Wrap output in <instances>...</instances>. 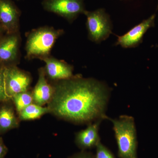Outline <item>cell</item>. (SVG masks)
<instances>
[{"label":"cell","mask_w":158,"mask_h":158,"mask_svg":"<svg viewBox=\"0 0 158 158\" xmlns=\"http://www.w3.org/2000/svg\"><path fill=\"white\" fill-rule=\"evenodd\" d=\"M87 17L86 27L88 37L92 42L99 44L109 38L112 33L113 27L109 15L104 9L85 11Z\"/></svg>","instance_id":"4"},{"label":"cell","mask_w":158,"mask_h":158,"mask_svg":"<svg viewBox=\"0 0 158 158\" xmlns=\"http://www.w3.org/2000/svg\"><path fill=\"white\" fill-rule=\"evenodd\" d=\"M42 6L46 11L58 15L70 22L86 11L83 0H44Z\"/></svg>","instance_id":"5"},{"label":"cell","mask_w":158,"mask_h":158,"mask_svg":"<svg viewBox=\"0 0 158 158\" xmlns=\"http://www.w3.org/2000/svg\"><path fill=\"white\" fill-rule=\"evenodd\" d=\"M20 40L19 33L6 34L0 38V65H17Z\"/></svg>","instance_id":"7"},{"label":"cell","mask_w":158,"mask_h":158,"mask_svg":"<svg viewBox=\"0 0 158 158\" xmlns=\"http://www.w3.org/2000/svg\"><path fill=\"white\" fill-rule=\"evenodd\" d=\"M20 13L11 0H0V28L6 34L19 33Z\"/></svg>","instance_id":"8"},{"label":"cell","mask_w":158,"mask_h":158,"mask_svg":"<svg viewBox=\"0 0 158 158\" xmlns=\"http://www.w3.org/2000/svg\"><path fill=\"white\" fill-rule=\"evenodd\" d=\"M45 62L44 67L46 76L54 81L71 78L74 76L73 67L62 60L53 57H47L42 60Z\"/></svg>","instance_id":"10"},{"label":"cell","mask_w":158,"mask_h":158,"mask_svg":"<svg viewBox=\"0 0 158 158\" xmlns=\"http://www.w3.org/2000/svg\"><path fill=\"white\" fill-rule=\"evenodd\" d=\"M157 9H158V6H157Z\"/></svg>","instance_id":"21"},{"label":"cell","mask_w":158,"mask_h":158,"mask_svg":"<svg viewBox=\"0 0 158 158\" xmlns=\"http://www.w3.org/2000/svg\"><path fill=\"white\" fill-rule=\"evenodd\" d=\"M96 152L95 158H115L112 152L100 142L96 146Z\"/></svg>","instance_id":"17"},{"label":"cell","mask_w":158,"mask_h":158,"mask_svg":"<svg viewBox=\"0 0 158 158\" xmlns=\"http://www.w3.org/2000/svg\"><path fill=\"white\" fill-rule=\"evenodd\" d=\"M69 158H95V156L92 153L88 152L85 150H82L81 152L75 154Z\"/></svg>","instance_id":"18"},{"label":"cell","mask_w":158,"mask_h":158,"mask_svg":"<svg viewBox=\"0 0 158 158\" xmlns=\"http://www.w3.org/2000/svg\"><path fill=\"white\" fill-rule=\"evenodd\" d=\"M11 99L0 104V135L17 128L19 119Z\"/></svg>","instance_id":"13"},{"label":"cell","mask_w":158,"mask_h":158,"mask_svg":"<svg viewBox=\"0 0 158 158\" xmlns=\"http://www.w3.org/2000/svg\"><path fill=\"white\" fill-rule=\"evenodd\" d=\"M64 33L63 30L44 27L34 29L27 35L26 44V57L28 59L42 60L50 56L57 40Z\"/></svg>","instance_id":"3"},{"label":"cell","mask_w":158,"mask_h":158,"mask_svg":"<svg viewBox=\"0 0 158 158\" xmlns=\"http://www.w3.org/2000/svg\"><path fill=\"white\" fill-rule=\"evenodd\" d=\"M3 31H2V30H1V28H0V38L3 36Z\"/></svg>","instance_id":"20"},{"label":"cell","mask_w":158,"mask_h":158,"mask_svg":"<svg viewBox=\"0 0 158 158\" xmlns=\"http://www.w3.org/2000/svg\"><path fill=\"white\" fill-rule=\"evenodd\" d=\"M107 119L113 124L118 146V157L138 158V140L134 117L123 115L116 118L108 117Z\"/></svg>","instance_id":"2"},{"label":"cell","mask_w":158,"mask_h":158,"mask_svg":"<svg viewBox=\"0 0 158 158\" xmlns=\"http://www.w3.org/2000/svg\"><path fill=\"white\" fill-rule=\"evenodd\" d=\"M156 15L155 14L144 20L128 31L126 34L118 36L116 45H120L125 48L136 47L141 43L148 30L154 26Z\"/></svg>","instance_id":"9"},{"label":"cell","mask_w":158,"mask_h":158,"mask_svg":"<svg viewBox=\"0 0 158 158\" xmlns=\"http://www.w3.org/2000/svg\"><path fill=\"white\" fill-rule=\"evenodd\" d=\"M4 79L6 94L11 99L15 94L29 90L32 81L30 74L16 65L5 67Z\"/></svg>","instance_id":"6"},{"label":"cell","mask_w":158,"mask_h":158,"mask_svg":"<svg viewBox=\"0 0 158 158\" xmlns=\"http://www.w3.org/2000/svg\"><path fill=\"white\" fill-rule=\"evenodd\" d=\"M11 100L17 114L26 107L34 103L32 91L29 90L15 94L11 98Z\"/></svg>","instance_id":"15"},{"label":"cell","mask_w":158,"mask_h":158,"mask_svg":"<svg viewBox=\"0 0 158 158\" xmlns=\"http://www.w3.org/2000/svg\"><path fill=\"white\" fill-rule=\"evenodd\" d=\"M50 113L48 107L33 103L26 107L17 114L20 121H28L38 119Z\"/></svg>","instance_id":"14"},{"label":"cell","mask_w":158,"mask_h":158,"mask_svg":"<svg viewBox=\"0 0 158 158\" xmlns=\"http://www.w3.org/2000/svg\"><path fill=\"white\" fill-rule=\"evenodd\" d=\"M103 119H98L88 124L85 129L76 134L75 142L79 148L82 150L96 147L100 142L99 130Z\"/></svg>","instance_id":"11"},{"label":"cell","mask_w":158,"mask_h":158,"mask_svg":"<svg viewBox=\"0 0 158 158\" xmlns=\"http://www.w3.org/2000/svg\"><path fill=\"white\" fill-rule=\"evenodd\" d=\"M5 67L0 65V103L11 100L6 94L5 88L4 72Z\"/></svg>","instance_id":"16"},{"label":"cell","mask_w":158,"mask_h":158,"mask_svg":"<svg viewBox=\"0 0 158 158\" xmlns=\"http://www.w3.org/2000/svg\"><path fill=\"white\" fill-rule=\"evenodd\" d=\"M52 85L53 94L47 104L52 115L77 124L107 119L111 89L105 82L77 75Z\"/></svg>","instance_id":"1"},{"label":"cell","mask_w":158,"mask_h":158,"mask_svg":"<svg viewBox=\"0 0 158 158\" xmlns=\"http://www.w3.org/2000/svg\"><path fill=\"white\" fill-rule=\"evenodd\" d=\"M46 77L44 68L40 69L38 81L32 91L34 103L40 106L48 104L53 94V87L49 84Z\"/></svg>","instance_id":"12"},{"label":"cell","mask_w":158,"mask_h":158,"mask_svg":"<svg viewBox=\"0 0 158 158\" xmlns=\"http://www.w3.org/2000/svg\"><path fill=\"white\" fill-rule=\"evenodd\" d=\"M8 152V148L4 143L2 138L0 137V158H5Z\"/></svg>","instance_id":"19"}]
</instances>
